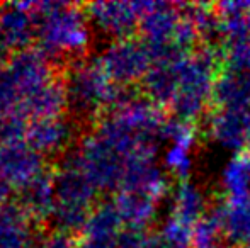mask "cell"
Returning <instances> with one entry per match:
<instances>
[{"instance_id":"obj_5","label":"cell","mask_w":250,"mask_h":248,"mask_svg":"<svg viewBox=\"0 0 250 248\" xmlns=\"http://www.w3.org/2000/svg\"><path fill=\"white\" fill-rule=\"evenodd\" d=\"M221 187L227 199L250 197V148L235 153L221 172Z\"/></svg>"},{"instance_id":"obj_6","label":"cell","mask_w":250,"mask_h":248,"mask_svg":"<svg viewBox=\"0 0 250 248\" xmlns=\"http://www.w3.org/2000/svg\"><path fill=\"white\" fill-rule=\"evenodd\" d=\"M213 248H221V247H220V245H218V247H213Z\"/></svg>"},{"instance_id":"obj_1","label":"cell","mask_w":250,"mask_h":248,"mask_svg":"<svg viewBox=\"0 0 250 248\" xmlns=\"http://www.w3.org/2000/svg\"><path fill=\"white\" fill-rule=\"evenodd\" d=\"M220 61L221 53L211 44L158 58L146 75L150 97L175 119L196 124L213 106Z\"/></svg>"},{"instance_id":"obj_4","label":"cell","mask_w":250,"mask_h":248,"mask_svg":"<svg viewBox=\"0 0 250 248\" xmlns=\"http://www.w3.org/2000/svg\"><path fill=\"white\" fill-rule=\"evenodd\" d=\"M208 212L209 211H208L206 195L199 186L191 180H182L175 186L168 216L196 229V226L203 221Z\"/></svg>"},{"instance_id":"obj_2","label":"cell","mask_w":250,"mask_h":248,"mask_svg":"<svg viewBox=\"0 0 250 248\" xmlns=\"http://www.w3.org/2000/svg\"><path fill=\"white\" fill-rule=\"evenodd\" d=\"M206 133L213 143L230 152L240 153L250 148V107H213L208 113Z\"/></svg>"},{"instance_id":"obj_3","label":"cell","mask_w":250,"mask_h":248,"mask_svg":"<svg viewBox=\"0 0 250 248\" xmlns=\"http://www.w3.org/2000/svg\"><path fill=\"white\" fill-rule=\"evenodd\" d=\"M164 138L168 146L164 153V167L175 179L189 180L194 165V150L198 145V129L194 123L175 119L167 121Z\"/></svg>"}]
</instances>
